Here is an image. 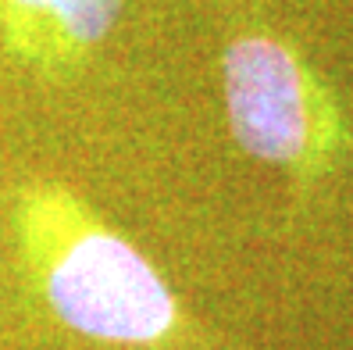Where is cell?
Wrapping results in <instances>:
<instances>
[{
	"instance_id": "3",
	"label": "cell",
	"mask_w": 353,
	"mask_h": 350,
	"mask_svg": "<svg viewBox=\"0 0 353 350\" xmlns=\"http://www.w3.org/2000/svg\"><path fill=\"white\" fill-rule=\"evenodd\" d=\"M121 0H0L8 50L39 75L79 72L103 47Z\"/></svg>"
},
{
	"instance_id": "1",
	"label": "cell",
	"mask_w": 353,
	"mask_h": 350,
	"mask_svg": "<svg viewBox=\"0 0 353 350\" xmlns=\"http://www.w3.org/2000/svg\"><path fill=\"white\" fill-rule=\"evenodd\" d=\"M22 264L39 300L75 336L111 347L161 350L182 340L185 315L154 261L72 190L29 182L14 200Z\"/></svg>"
},
{
	"instance_id": "2",
	"label": "cell",
	"mask_w": 353,
	"mask_h": 350,
	"mask_svg": "<svg viewBox=\"0 0 353 350\" xmlns=\"http://www.w3.org/2000/svg\"><path fill=\"white\" fill-rule=\"evenodd\" d=\"M221 100L239 150L293 179H318L346 150L332 93L275 32L254 29L225 43Z\"/></svg>"
}]
</instances>
